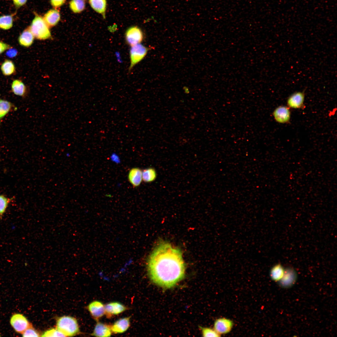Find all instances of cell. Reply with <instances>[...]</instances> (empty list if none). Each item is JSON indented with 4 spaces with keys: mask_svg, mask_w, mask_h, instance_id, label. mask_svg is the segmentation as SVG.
Listing matches in <instances>:
<instances>
[{
    "mask_svg": "<svg viewBox=\"0 0 337 337\" xmlns=\"http://www.w3.org/2000/svg\"><path fill=\"white\" fill-rule=\"evenodd\" d=\"M92 8L96 12L102 15L105 17L106 7V0H89Z\"/></svg>",
    "mask_w": 337,
    "mask_h": 337,
    "instance_id": "obj_19",
    "label": "cell"
},
{
    "mask_svg": "<svg viewBox=\"0 0 337 337\" xmlns=\"http://www.w3.org/2000/svg\"><path fill=\"white\" fill-rule=\"evenodd\" d=\"M88 309L92 316L97 321L105 315V305L100 301L91 302L88 305Z\"/></svg>",
    "mask_w": 337,
    "mask_h": 337,
    "instance_id": "obj_12",
    "label": "cell"
},
{
    "mask_svg": "<svg viewBox=\"0 0 337 337\" xmlns=\"http://www.w3.org/2000/svg\"><path fill=\"white\" fill-rule=\"evenodd\" d=\"M11 89L15 95L24 97L27 93V88L24 84L21 81L15 80L12 82Z\"/></svg>",
    "mask_w": 337,
    "mask_h": 337,
    "instance_id": "obj_18",
    "label": "cell"
},
{
    "mask_svg": "<svg viewBox=\"0 0 337 337\" xmlns=\"http://www.w3.org/2000/svg\"><path fill=\"white\" fill-rule=\"evenodd\" d=\"M202 335L204 337H219L221 335L218 334L214 330L208 328H202Z\"/></svg>",
    "mask_w": 337,
    "mask_h": 337,
    "instance_id": "obj_28",
    "label": "cell"
},
{
    "mask_svg": "<svg viewBox=\"0 0 337 337\" xmlns=\"http://www.w3.org/2000/svg\"><path fill=\"white\" fill-rule=\"evenodd\" d=\"M14 14L4 15L0 16V28L8 30L12 27L13 23V16Z\"/></svg>",
    "mask_w": 337,
    "mask_h": 337,
    "instance_id": "obj_22",
    "label": "cell"
},
{
    "mask_svg": "<svg viewBox=\"0 0 337 337\" xmlns=\"http://www.w3.org/2000/svg\"><path fill=\"white\" fill-rule=\"evenodd\" d=\"M297 279V274L292 268L289 267L285 269L282 278L279 281L281 286L288 288L294 285Z\"/></svg>",
    "mask_w": 337,
    "mask_h": 337,
    "instance_id": "obj_9",
    "label": "cell"
},
{
    "mask_svg": "<svg viewBox=\"0 0 337 337\" xmlns=\"http://www.w3.org/2000/svg\"><path fill=\"white\" fill-rule=\"evenodd\" d=\"M23 337H39V333L32 325L26 329L22 334Z\"/></svg>",
    "mask_w": 337,
    "mask_h": 337,
    "instance_id": "obj_29",
    "label": "cell"
},
{
    "mask_svg": "<svg viewBox=\"0 0 337 337\" xmlns=\"http://www.w3.org/2000/svg\"><path fill=\"white\" fill-rule=\"evenodd\" d=\"M130 316L121 318L116 321L110 328L112 333L120 334L126 331L130 325Z\"/></svg>",
    "mask_w": 337,
    "mask_h": 337,
    "instance_id": "obj_13",
    "label": "cell"
},
{
    "mask_svg": "<svg viewBox=\"0 0 337 337\" xmlns=\"http://www.w3.org/2000/svg\"><path fill=\"white\" fill-rule=\"evenodd\" d=\"M128 180L134 187H137L141 184L142 180V170L138 168L131 169L128 175Z\"/></svg>",
    "mask_w": 337,
    "mask_h": 337,
    "instance_id": "obj_16",
    "label": "cell"
},
{
    "mask_svg": "<svg viewBox=\"0 0 337 337\" xmlns=\"http://www.w3.org/2000/svg\"><path fill=\"white\" fill-rule=\"evenodd\" d=\"M11 48L9 49L7 51L6 55L8 57L13 58L17 55L18 52L16 49L14 48Z\"/></svg>",
    "mask_w": 337,
    "mask_h": 337,
    "instance_id": "obj_31",
    "label": "cell"
},
{
    "mask_svg": "<svg viewBox=\"0 0 337 337\" xmlns=\"http://www.w3.org/2000/svg\"><path fill=\"white\" fill-rule=\"evenodd\" d=\"M42 337H66V336L57 329L52 328L44 332Z\"/></svg>",
    "mask_w": 337,
    "mask_h": 337,
    "instance_id": "obj_27",
    "label": "cell"
},
{
    "mask_svg": "<svg viewBox=\"0 0 337 337\" xmlns=\"http://www.w3.org/2000/svg\"><path fill=\"white\" fill-rule=\"evenodd\" d=\"M13 107L11 102L0 99V121L12 110Z\"/></svg>",
    "mask_w": 337,
    "mask_h": 337,
    "instance_id": "obj_23",
    "label": "cell"
},
{
    "mask_svg": "<svg viewBox=\"0 0 337 337\" xmlns=\"http://www.w3.org/2000/svg\"><path fill=\"white\" fill-rule=\"evenodd\" d=\"M112 333L110 325L98 321L91 335L96 337H110Z\"/></svg>",
    "mask_w": 337,
    "mask_h": 337,
    "instance_id": "obj_15",
    "label": "cell"
},
{
    "mask_svg": "<svg viewBox=\"0 0 337 337\" xmlns=\"http://www.w3.org/2000/svg\"><path fill=\"white\" fill-rule=\"evenodd\" d=\"M12 1L15 7L18 8L25 5L27 0H12Z\"/></svg>",
    "mask_w": 337,
    "mask_h": 337,
    "instance_id": "obj_33",
    "label": "cell"
},
{
    "mask_svg": "<svg viewBox=\"0 0 337 337\" xmlns=\"http://www.w3.org/2000/svg\"><path fill=\"white\" fill-rule=\"evenodd\" d=\"M29 28L34 37L37 39L44 40L51 37L49 27L43 18L38 15H36Z\"/></svg>",
    "mask_w": 337,
    "mask_h": 337,
    "instance_id": "obj_3",
    "label": "cell"
},
{
    "mask_svg": "<svg viewBox=\"0 0 337 337\" xmlns=\"http://www.w3.org/2000/svg\"><path fill=\"white\" fill-rule=\"evenodd\" d=\"M272 115L275 121L279 123L284 124L290 122L291 113L288 106L281 105L277 107L273 111Z\"/></svg>",
    "mask_w": 337,
    "mask_h": 337,
    "instance_id": "obj_7",
    "label": "cell"
},
{
    "mask_svg": "<svg viewBox=\"0 0 337 337\" xmlns=\"http://www.w3.org/2000/svg\"><path fill=\"white\" fill-rule=\"evenodd\" d=\"M148 269L150 279L155 284L167 288L174 286L185 275L182 252L168 242H161L150 255Z\"/></svg>",
    "mask_w": 337,
    "mask_h": 337,
    "instance_id": "obj_1",
    "label": "cell"
},
{
    "mask_svg": "<svg viewBox=\"0 0 337 337\" xmlns=\"http://www.w3.org/2000/svg\"><path fill=\"white\" fill-rule=\"evenodd\" d=\"M13 199V198H10L3 194H0V218H2Z\"/></svg>",
    "mask_w": 337,
    "mask_h": 337,
    "instance_id": "obj_26",
    "label": "cell"
},
{
    "mask_svg": "<svg viewBox=\"0 0 337 337\" xmlns=\"http://www.w3.org/2000/svg\"><path fill=\"white\" fill-rule=\"evenodd\" d=\"M127 308L121 303L117 302L108 303L105 305V315L108 318L120 314L127 310Z\"/></svg>",
    "mask_w": 337,
    "mask_h": 337,
    "instance_id": "obj_11",
    "label": "cell"
},
{
    "mask_svg": "<svg viewBox=\"0 0 337 337\" xmlns=\"http://www.w3.org/2000/svg\"><path fill=\"white\" fill-rule=\"evenodd\" d=\"M285 269L281 264H277L271 269L270 276L271 279L275 281H279L282 277Z\"/></svg>",
    "mask_w": 337,
    "mask_h": 337,
    "instance_id": "obj_20",
    "label": "cell"
},
{
    "mask_svg": "<svg viewBox=\"0 0 337 337\" xmlns=\"http://www.w3.org/2000/svg\"><path fill=\"white\" fill-rule=\"evenodd\" d=\"M233 323L230 320L225 318H219L214 322V330L219 335L228 333L231 330Z\"/></svg>",
    "mask_w": 337,
    "mask_h": 337,
    "instance_id": "obj_10",
    "label": "cell"
},
{
    "mask_svg": "<svg viewBox=\"0 0 337 337\" xmlns=\"http://www.w3.org/2000/svg\"><path fill=\"white\" fill-rule=\"evenodd\" d=\"M11 48L9 45L0 41V54Z\"/></svg>",
    "mask_w": 337,
    "mask_h": 337,
    "instance_id": "obj_32",
    "label": "cell"
},
{
    "mask_svg": "<svg viewBox=\"0 0 337 337\" xmlns=\"http://www.w3.org/2000/svg\"><path fill=\"white\" fill-rule=\"evenodd\" d=\"M56 329L66 336H72L79 332L77 320L70 316H64L57 319Z\"/></svg>",
    "mask_w": 337,
    "mask_h": 337,
    "instance_id": "obj_2",
    "label": "cell"
},
{
    "mask_svg": "<svg viewBox=\"0 0 337 337\" xmlns=\"http://www.w3.org/2000/svg\"><path fill=\"white\" fill-rule=\"evenodd\" d=\"M43 19L49 27H54L60 20L59 11L55 9H51L44 15Z\"/></svg>",
    "mask_w": 337,
    "mask_h": 337,
    "instance_id": "obj_14",
    "label": "cell"
},
{
    "mask_svg": "<svg viewBox=\"0 0 337 337\" xmlns=\"http://www.w3.org/2000/svg\"><path fill=\"white\" fill-rule=\"evenodd\" d=\"M149 50L148 48L140 43L131 46L129 52L130 64L129 71L145 57Z\"/></svg>",
    "mask_w": 337,
    "mask_h": 337,
    "instance_id": "obj_4",
    "label": "cell"
},
{
    "mask_svg": "<svg viewBox=\"0 0 337 337\" xmlns=\"http://www.w3.org/2000/svg\"><path fill=\"white\" fill-rule=\"evenodd\" d=\"M125 37L127 44L132 46L140 43L143 40L144 37L141 29L137 26H134L127 29Z\"/></svg>",
    "mask_w": 337,
    "mask_h": 337,
    "instance_id": "obj_5",
    "label": "cell"
},
{
    "mask_svg": "<svg viewBox=\"0 0 337 337\" xmlns=\"http://www.w3.org/2000/svg\"><path fill=\"white\" fill-rule=\"evenodd\" d=\"M66 0H50L52 6L55 7H58L63 5Z\"/></svg>",
    "mask_w": 337,
    "mask_h": 337,
    "instance_id": "obj_30",
    "label": "cell"
},
{
    "mask_svg": "<svg viewBox=\"0 0 337 337\" xmlns=\"http://www.w3.org/2000/svg\"><path fill=\"white\" fill-rule=\"evenodd\" d=\"M69 6L73 12L78 13L85 9V3L84 0H71L70 2Z\"/></svg>",
    "mask_w": 337,
    "mask_h": 337,
    "instance_id": "obj_25",
    "label": "cell"
},
{
    "mask_svg": "<svg viewBox=\"0 0 337 337\" xmlns=\"http://www.w3.org/2000/svg\"><path fill=\"white\" fill-rule=\"evenodd\" d=\"M156 176V172L153 168H148L142 171V180L145 182H151L154 181Z\"/></svg>",
    "mask_w": 337,
    "mask_h": 337,
    "instance_id": "obj_24",
    "label": "cell"
},
{
    "mask_svg": "<svg viewBox=\"0 0 337 337\" xmlns=\"http://www.w3.org/2000/svg\"><path fill=\"white\" fill-rule=\"evenodd\" d=\"M1 69L3 75L5 76L11 75L15 71V67L13 62L8 59L5 60L3 62Z\"/></svg>",
    "mask_w": 337,
    "mask_h": 337,
    "instance_id": "obj_21",
    "label": "cell"
},
{
    "mask_svg": "<svg viewBox=\"0 0 337 337\" xmlns=\"http://www.w3.org/2000/svg\"><path fill=\"white\" fill-rule=\"evenodd\" d=\"M34 38V37L29 27L22 32L18 37V41L21 46L28 47L33 43Z\"/></svg>",
    "mask_w": 337,
    "mask_h": 337,
    "instance_id": "obj_17",
    "label": "cell"
},
{
    "mask_svg": "<svg viewBox=\"0 0 337 337\" xmlns=\"http://www.w3.org/2000/svg\"><path fill=\"white\" fill-rule=\"evenodd\" d=\"M10 323L16 332L22 334L32 325L27 318L20 313L13 314L11 318Z\"/></svg>",
    "mask_w": 337,
    "mask_h": 337,
    "instance_id": "obj_6",
    "label": "cell"
},
{
    "mask_svg": "<svg viewBox=\"0 0 337 337\" xmlns=\"http://www.w3.org/2000/svg\"><path fill=\"white\" fill-rule=\"evenodd\" d=\"M305 98L304 92L299 91L295 92L287 98V106L289 108L294 109L302 108L304 106Z\"/></svg>",
    "mask_w": 337,
    "mask_h": 337,
    "instance_id": "obj_8",
    "label": "cell"
}]
</instances>
